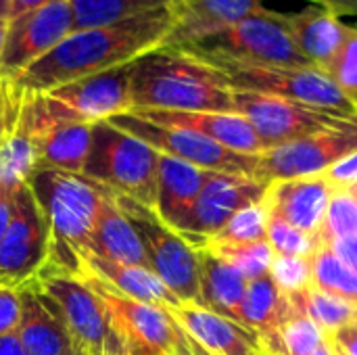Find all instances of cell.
<instances>
[{"label":"cell","mask_w":357,"mask_h":355,"mask_svg":"<svg viewBox=\"0 0 357 355\" xmlns=\"http://www.w3.org/2000/svg\"><path fill=\"white\" fill-rule=\"evenodd\" d=\"M167 33V6L109 25L73 29L10 84L27 94L48 92L63 84L130 65L144 52L163 46Z\"/></svg>","instance_id":"obj_1"},{"label":"cell","mask_w":357,"mask_h":355,"mask_svg":"<svg viewBox=\"0 0 357 355\" xmlns=\"http://www.w3.org/2000/svg\"><path fill=\"white\" fill-rule=\"evenodd\" d=\"M130 103L132 109L234 113L228 80L199 56L167 46L132 63Z\"/></svg>","instance_id":"obj_2"},{"label":"cell","mask_w":357,"mask_h":355,"mask_svg":"<svg viewBox=\"0 0 357 355\" xmlns=\"http://www.w3.org/2000/svg\"><path fill=\"white\" fill-rule=\"evenodd\" d=\"M25 182L48 226V257L40 276H82L102 188L84 176L59 169H31Z\"/></svg>","instance_id":"obj_3"},{"label":"cell","mask_w":357,"mask_h":355,"mask_svg":"<svg viewBox=\"0 0 357 355\" xmlns=\"http://www.w3.org/2000/svg\"><path fill=\"white\" fill-rule=\"evenodd\" d=\"M82 176L105 190L155 209L159 151L107 119L96 121L92 123V142Z\"/></svg>","instance_id":"obj_4"},{"label":"cell","mask_w":357,"mask_h":355,"mask_svg":"<svg viewBox=\"0 0 357 355\" xmlns=\"http://www.w3.org/2000/svg\"><path fill=\"white\" fill-rule=\"evenodd\" d=\"M215 67L232 90L259 92L280 96L307 105L318 111L339 115L343 119H357V105L345 96L335 82L318 67H289L245 63L232 59H201Z\"/></svg>","instance_id":"obj_5"},{"label":"cell","mask_w":357,"mask_h":355,"mask_svg":"<svg viewBox=\"0 0 357 355\" xmlns=\"http://www.w3.org/2000/svg\"><path fill=\"white\" fill-rule=\"evenodd\" d=\"M65 324L79 355H128L96 291L82 276L44 274L33 285Z\"/></svg>","instance_id":"obj_6"},{"label":"cell","mask_w":357,"mask_h":355,"mask_svg":"<svg viewBox=\"0 0 357 355\" xmlns=\"http://www.w3.org/2000/svg\"><path fill=\"white\" fill-rule=\"evenodd\" d=\"M111 197L134 226L151 270L182 303L201 305V276L197 249L186 239H182L174 228H169L155 213V209L144 207L138 201L123 195L111 192Z\"/></svg>","instance_id":"obj_7"},{"label":"cell","mask_w":357,"mask_h":355,"mask_svg":"<svg viewBox=\"0 0 357 355\" xmlns=\"http://www.w3.org/2000/svg\"><path fill=\"white\" fill-rule=\"evenodd\" d=\"M178 50H186L199 59H232L245 63L314 67L297 48L293 36L280 19V13L270 8L245 17L222 33Z\"/></svg>","instance_id":"obj_8"},{"label":"cell","mask_w":357,"mask_h":355,"mask_svg":"<svg viewBox=\"0 0 357 355\" xmlns=\"http://www.w3.org/2000/svg\"><path fill=\"white\" fill-rule=\"evenodd\" d=\"M130 69L132 63L63 84L48 92L23 94H27L31 105L46 117L96 123L132 109Z\"/></svg>","instance_id":"obj_9"},{"label":"cell","mask_w":357,"mask_h":355,"mask_svg":"<svg viewBox=\"0 0 357 355\" xmlns=\"http://www.w3.org/2000/svg\"><path fill=\"white\" fill-rule=\"evenodd\" d=\"M48 257V226L23 180L13 195L10 220L0 243V289L23 291L38 282Z\"/></svg>","instance_id":"obj_10"},{"label":"cell","mask_w":357,"mask_h":355,"mask_svg":"<svg viewBox=\"0 0 357 355\" xmlns=\"http://www.w3.org/2000/svg\"><path fill=\"white\" fill-rule=\"evenodd\" d=\"M107 121L113 123L115 128L128 132L130 136L146 142L161 155L176 157V159L186 161L205 172H222V174L247 176V178L255 180L259 155L236 153V151H230L197 132H190L184 128L161 126V123L142 119L134 113H121Z\"/></svg>","instance_id":"obj_11"},{"label":"cell","mask_w":357,"mask_h":355,"mask_svg":"<svg viewBox=\"0 0 357 355\" xmlns=\"http://www.w3.org/2000/svg\"><path fill=\"white\" fill-rule=\"evenodd\" d=\"M232 100H234V113L243 115L253 126L266 151L324 130L341 128L349 121H357V119H343L339 115L312 109L295 100L259 94V92L232 90Z\"/></svg>","instance_id":"obj_12"},{"label":"cell","mask_w":357,"mask_h":355,"mask_svg":"<svg viewBox=\"0 0 357 355\" xmlns=\"http://www.w3.org/2000/svg\"><path fill=\"white\" fill-rule=\"evenodd\" d=\"M357 151V121L324 130L259 155L255 180L264 184L320 176Z\"/></svg>","instance_id":"obj_13"},{"label":"cell","mask_w":357,"mask_h":355,"mask_svg":"<svg viewBox=\"0 0 357 355\" xmlns=\"http://www.w3.org/2000/svg\"><path fill=\"white\" fill-rule=\"evenodd\" d=\"M82 278L107 305L128 355H180L184 333L165 308L123 297L88 274Z\"/></svg>","instance_id":"obj_14"},{"label":"cell","mask_w":357,"mask_h":355,"mask_svg":"<svg viewBox=\"0 0 357 355\" xmlns=\"http://www.w3.org/2000/svg\"><path fill=\"white\" fill-rule=\"evenodd\" d=\"M73 31L71 0H54L6 23L0 50V80L13 82Z\"/></svg>","instance_id":"obj_15"},{"label":"cell","mask_w":357,"mask_h":355,"mask_svg":"<svg viewBox=\"0 0 357 355\" xmlns=\"http://www.w3.org/2000/svg\"><path fill=\"white\" fill-rule=\"evenodd\" d=\"M19 94L17 126L29 138L33 169H59L82 176L90 153L92 123L46 117L31 105L27 94Z\"/></svg>","instance_id":"obj_16"},{"label":"cell","mask_w":357,"mask_h":355,"mask_svg":"<svg viewBox=\"0 0 357 355\" xmlns=\"http://www.w3.org/2000/svg\"><path fill=\"white\" fill-rule=\"evenodd\" d=\"M266 192L268 184L253 178L207 172V180L190 211V218L178 234L192 247H199L205 239L215 236L236 211L261 201Z\"/></svg>","instance_id":"obj_17"},{"label":"cell","mask_w":357,"mask_h":355,"mask_svg":"<svg viewBox=\"0 0 357 355\" xmlns=\"http://www.w3.org/2000/svg\"><path fill=\"white\" fill-rule=\"evenodd\" d=\"M266 10L264 0H169L167 48H188Z\"/></svg>","instance_id":"obj_18"},{"label":"cell","mask_w":357,"mask_h":355,"mask_svg":"<svg viewBox=\"0 0 357 355\" xmlns=\"http://www.w3.org/2000/svg\"><path fill=\"white\" fill-rule=\"evenodd\" d=\"M335 188L337 186L326 174L280 180L268 184L264 201L272 218H278L305 234L320 236Z\"/></svg>","instance_id":"obj_19"},{"label":"cell","mask_w":357,"mask_h":355,"mask_svg":"<svg viewBox=\"0 0 357 355\" xmlns=\"http://www.w3.org/2000/svg\"><path fill=\"white\" fill-rule=\"evenodd\" d=\"M167 314L209 355H268L253 331L207 308L182 303Z\"/></svg>","instance_id":"obj_20"},{"label":"cell","mask_w":357,"mask_h":355,"mask_svg":"<svg viewBox=\"0 0 357 355\" xmlns=\"http://www.w3.org/2000/svg\"><path fill=\"white\" fill-rule=\"evenodd\" d=\"M142 119L184 128L197 132L201 136L211 138L213 142L245 155H261L266 153L264 142L259 140L253 126L238 113H211V111H153V109H132Z\"/></svg>","instance_id":"obj_21"},{"label":"cell","mask_w":357,"mask_h":355,"mask_svg":"<svg viewBox=\"0 0 357 355\" xmlns=\"http://www.w3.org/2000/svg\"><path fill=\"white\" fill-rule=\"evenodd\" d=\"M280 19L293 36L301 54L324 73L351 29V25L341 19V15L322 6L303 8L287 15L280 13Z\"/></svg>","instance_id":"obj_22"},{"label":"cell","mask_w":357,"mask_h":355,"mask_svg":"<svg viewBox=\"0 0 357 355\" xmlns=\"http://www.w3.org/2000/svg\"><path fill=\"white\" fill-rule=\"evenodd\" d=\"M207 180V172L159 153V178L155 213L176 232H180L190 218V211Z\"/></svg>","instance_id":"obj_23"},{"label":"cell","mask_w":357,"mask_h":355,"mask_svg":"<svg viewBox=\"0 0 357 355\" xmlns=\"http://www.w3.org/2000/svg\"><path fill=\"white\" fill-rule=\"evenodd\" d=\"M96 280H100L102 285H107L109 289H113L115 293L149 303V305H157V308H176L182 305V301L163 285V280L149 268H140V266H128V264H117L98 255L88 253L84 257V272Z\"/></svg>","instance_id":"obj_24"},{"label":"cell","mask_w":357,"mask_h":355,"mask_svg":"<svg viewBox=\"0 0 357 355\" xmlns=\"http://www.w3.org/2000/svg\"><path fill=\"white\" fill-rule=\"evenodd\" d=\"M21 293V320L17 335L27 355H79L65 324L36 287Z\"/></svg>","instance_id":"obj_25"},{"label":"cell","mask_w":357,"mask_h":355,"mask_svg":"<svg viewBox=\"0 0 357 355\" xmlns=\"http://www.w3.org/2000/svg\"><path fill=\"white\" fill-rule=\"evenodd\" d=\"M90 253L117 262V264L140 266V268L151 270L146 253L142 249V243L134 226L130 224L126 213L117 207L111 192L105 188H102V199L94 218Z\"/></svg>","instance_id":"obj_26"},{"label":"cell","mask_w":357,"mask_h":355,"mask_svg":"<svg viewBox=\"0 0 357 355\" xmlns=\"http://www.w3.org/2000/svg\"><path fill=\"white\" fill-rule=\"evenodd\" d=\"M197 253L201 276V308L243 324V303L249 280L211 251L197 249Z\"/></svg>","instance_id":"obj_27"},{"label":"cell","mask_w":357,"mask_h":355,"mask_svg":"<svg viewBox=\"0 0 357 355\" xmlns=\"http://www.w3.org/2000/svg\"><path fill=\"white\" fill-rule=\"evenodd\" d=\"M295 316L291 299L268 276L249 280L243 303V324L259 339L276 333L289 318Z\"/></svg>","instance_id":"obj_28"},{"label":"cell","mask_w":357,"mask_h":355,"mask_svg":"<svg viewBox=\"0 0 357 355\" xmlns=\"http://www.w3.org/2000/svg\"><path fill=\"white\" fill-rule=\"evenodd\" d=\"M19 100H21V94H19ZM17 111H19V107H17ZM31 169H33L31 144H29V138L25 136V132L17 126V113H15L10 130L0 149V243L6 232L8 220H10L13 195Z\"/></svg>","instance_id":"obj_29"},{"label":"cell","mask_w":357,"mask_h":355,"mask_svg":"<svg viewBox=\"0 0 357 355\" xmlns=\"http://www.w3.org/2000/svg\"><path fill=\"white\" fill-rule=\"evenodd\" d=\"M289 299H291L295 314L310 318L314 324H318L324 331L326 337H331L339 328L351 324V320H354L356 305H351L349 301L339 299L335 295L322 293L314 287H310L307 291L289 295Z\"/></svg>","instance_id":"obj_30"},{"label":"cell","mask_w":357,"mask_h":355,"mask_svg":"<svg viewBox=\"0 0 357 355\" xmlns=\"http://www.w3.org/2000/svg\"><path fill=\"white\" fill-rule=\"evenodd\" d=\"M169 0H71L73 29L109 25L167 6Z\"/></svg>","instance_id":"obj_31"},{"label":"cell","mask_w":357,"mask_h":355,"mask_svg":"<svg viewBox=\"0 0 357 355\" xmlns=\"http://www.w3.org/2000/svg\"><path fill=\"white\" fill-rule=\"evenodd\" d=\"M195 249L211 251L213 255H218L220 259L230 264L234 270H238L247 280L268 276L270 268H272V259H274V251H272L268 239L255 241V243H224V241H215V239H205Z\"/></svg>","instance_id":"obj_32"},{"label":"cell","mask_w":357,"mask_h":355,"mask_svg":"<svg viewBox=\"0 0 357 355\" xmlns=\"http://www.w3.org/2000/svg\"><path fill=\"white\" fill-rule=\"evenodd\" d=\"M328 337L310 318L295 314L276 333L261 337L268 355H312Z\"/></svg>","instance_id":"obj_33"},{"label":"cell","mask_w":357,"mask_h":355,"mask_svg":"<svg viewBox=\"0 0 357 355\" xmlns=\"http://www.w3.org/2000/svg\"><path fill=\"white\" fill-rule=\"evenodd\" d=\"M312 287L357 308V270L343 264L326 245L312 257Z\"/></svg>","instance_id":"obj_34"},{"label":"cell","mask_w":357,"mask_h":355,"mask_svg":"<svg viewBox=\"0 0 357 355\" xmlns=\"http://www.w3.org/2000/svg\"><path fill=\"white\" fill-rule=\"evenodd\" d=\"M268 222H270V211L266 201L251 203L236 211L232 220L211 239L224 241V243H255L264 241L268 236Z\"/></svg>","instance_id":"obj_35"},{"label":"cell","mask_w":357,"mask_h":355,"mask_svg":"<svg viewBox=\"0 0 357 355\" xmlns=\"http://www.w3.org/2000/svg\"><path fill=\"white\" fill-rule=\"evenodd\" d=\"M268 243L272 247V251L276 255H284V257H314V253L322 247L320 236H312L305 234L297 228H293L291 224L272 218L268 222Z\"/></svg>","instance_id":"obj_36"},{"label":"cell","mask_w":357,"mask_h":355,"mask_svg":"<svg viewBox=\"0 0 357 355\" xmlns=\"http://www.w3.org/2000/svg\"><path fill=\"white\" fill-rule=\"evenodd\" d=\"M351 234H357V199L345 188H335L320 232V243L326 245L333 239Z\"/></svg>","instance_id":"obj_37"},{"label":"cell","mask_w":357,"mask_h":355,"mask_svg":"<svg viewBox=\"0 0 357 355\" xmlns=\"http://www.w3.org/2000/svg\"><path fill=\"white\" fill-rule=\"evenodd\" d=\"M326 75L357 105V25H351L343 46L326 67Z\"/></svg>","instance_id":"obj_38"},{"label":"cell","mask_w":357,"mask_h":355,"mask_svg":"<svg viewBox=\"0 0 357 355\" xmlns=\"http://www.w3.org/2000/svg\"><path fill=\"white\" fill-rule=\"evenodd\" d=\"M270 278L287 295L307 291L312 287V257H284L274 253Z\"/></svg>","instance_id":"obj_39"},{"label":"cell","mask_w":357,"mask_h":355,"mask_svg":"<svg viewBox=\"0 0 357 355\" xmlns=\"http://www.w3.org/2000/svg\"><path fill=\"white\" fill-rule=\"evenodd\" d=\"M21 320V293L0 289V335L17 333Z\"/></svg>","instance_id":"obj_40"},{"label":"cell","mask_w":357,"mask_h":355,"mask_svg":"<svg viewBox=\"0 0 357 355\" xmlns=\"http://www.w3.org/2000/svg\"><path fill=\"white\" fill-rule=\"evenodd\" d=\"M17 107H19V92L15 90V86L10 82L0 80V149L10 130Z\"/></svg>","instance_id":"obj_41"},{"label":"cell","mask_w":357,"mask_h":355,"mask_svg":"<svg viewBox=\"0 0 357 355\" xmlns=\"http://www.w3.org/2000/svg\"><path fill=\"white\" fill-rule=\"evenodd\" d=\"M326 247H328L343 264H347V266H351L354 270H357V234L333 239L331 243H326Z\"/></svg>","instance_id":"obj_42"},{"label":"cell","mask_w":357,"mask_h":355,"mask_svg":"<svg viewBox=\"0 0 357 355\" xmlns=\"http://www.w3.org/2000/svg\"><path fill=\"white\" fill-rule=\"evenodd\" d=\"M54 0H0V19H4L6 23L23 13L36 10L40 6H46Z\"/></svg>","instance_id":"obj_43"},{"label":"cell","mask_w":357,"mask_h":355,"mask_svg":"<svg viewBox=\"0 0 357 355\" xmlns=\"http://www.w3.org/2000/svg\"><path fill=\"white\" fill-rule=\"evenodd\" d=\"M333 345L341 355H357V326L347 324L331 335Z\"/></svg>","instance_id":"obj_44"},{"label":"cell","mask_w":357,"mask_h":355,"mask_svg":"<svg viewBox=\"0 0 357 355\" xmlns=\"http://www.w3.org/2000/svg\"><path fill=\"white\" fill-rule=\"evenodd\" d=\"M312 2L337 15H357V0H312Z\"/></svg>","instance_id":"obj_45"},{"label":"cell","mask_w":357,"mask_h":355,"mask_svg":"<svg viewBox=\"0 0 357 355\" xmlns=\"http://www.w3.org/2000/svg\"><path fill=\"white\" fill-rule=\"evenodd\" d=\"M0 355H27L17 333L0 335Z\"/></svg>","instance_id":"obj_46"},{"label":"cell","mask_w":357,"mask_h":355,"mask_svg":"<svg viewBox=\"0 0 357 355\" xmlns=\"http://www.w3.org/2000/svg\"><path fill=\"white\" fill-rule=\"evenodd\" d=\"M312 355H337V347L333 345V341H331V337H328V339H326V341H324V343H322Z\"/></svg>","instance_id":"obj_47"},{"label":"cell","mask_w":357,"mask_h":355,"mask_svg":"<svg viewBox=\"0 0 357 355\" xmlns=\"http://www.w3.org/2000/svg\"><path fill=\"white\" fill-rule=\"evenodd\" d=\"M4 33H6V21L0 19V50H2V42H4Z\"/></svg>","instance_id":"obj_48"},{"label":"cell","mask_w":357,"mask_h":355,"mask_svg":"<svg viewBox=\"0 0 357 355\" xmlns=\"http://www.w3.org/2000/svg\"><path fill=\"white\" fill-rule=\"evenodd\" d=\"M351 324H354V326H357V308L354 310V320H351Z\"/></svg>","instance_id":"obj_49"},{"label":"cell","mask_w":357,"mask_h":355,"mask_svg":"<svg viewBox=\"0 0 357 355\" xmlns=\"http://www.w3.org/2000/svg\"><path fill=\"white\" fill-rule=\"evenodd\" d=\"M337 355H341V354H339V352H337Z\"/></svg>","instance_id":"obj_50"}]
</instances>
